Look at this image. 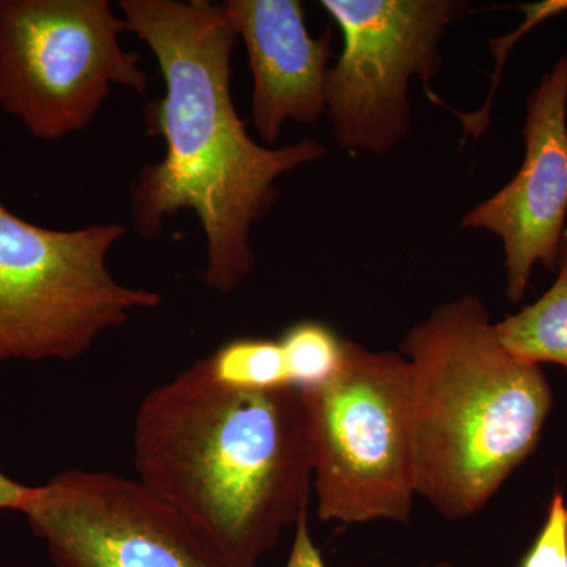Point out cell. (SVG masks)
Listing matches in <instances>:
<instances>
[{
  "mask_svg": "<svg viewBox=\"0 0 567 567\" xmlns=\"http://www.w3.org/2000/svg\"><path fill=\"white\" fill-rule=\"evenodd\" d=\"M342 35L327 81V117L338 147L382 156L412 128L409 87L442 71L447 29L465 0H322Z\"/></svg>",
  "mask_w": 567,
  "mask_h": 567,
  "instance_id": "7",
  "label": "cell"
},
{
  "mask_svg": "<svg viewBox=\"0 0 567 567\" xmlns=\"http://www.w3.org/2000/svg\"><path fill=\"white\" fill-rule=\"evenodd\" d=\"M507 352L532 364H557L567 371V230L557 265V279L535 303L495 322Z\"/></svg>",
  "mask_w": 567,
  "mask_h": 567,
  "instance_id": "11",
  "label": "cell"
},
{
  "mask_svg": "<svg viewBox=\"0 0 567 567\" xmlns=\"http://www.w3.org/2000/svg\"><path fill=\"white\" fill-rule=\"evenodd\" d=\"M518 567H567V503L561 491L551 496L546 522Z\"/></svg>",
  "mask_w": 567,
  "mask_h": 567,
  "instance_id": "15",
  "label": "cell"
},
{
  "mask_svg": "<svg viewBox=\"0 0 567 567\" xmlns=\"http://www.w3.org/2000/svg\"><path fill=\"white\" fill-rule=\"evenodd\" d=\"M125 234L121 224L47 229L0 196V363L76 360L134 312L158 308L162 293L125 286L107 267Z\"/></svg>",
  "mask_w": 567,
  "mask_h": 567,
  "instance_id": "5",
  "label": "cell"
},
{
  "mask_svg": "<svg viewBox=\"0 0 567 567\" xmlns=\"http://www.w3.org/2000/svg\"><path fill=\"white\" fill-rule=\"evenodd\" d=\"M133 456L137 480L233 567L259 566L308 513L312 461L300 390L223 385L205 358L142 399Z\"/></svg>",
  "mask_w": 567,
  "mask_h": 567,
  "instance_id": "2",
  "label": "cell"
},
{
  "mask_svg": "<svg viewBox=\"0 0 567 567\" xmlns=\"http://www.w3.org/2000/svg\"><path fill=\"white\" fill-rule=\"evenodd\" d=\"M346 339L317 320H301L279 339L289 385L312 390L333 379L344 363Z\"/></svg>",
  "mask_w": 567,
  "mask_h": 567,
  "instance_id": "12",
  "label": "cell"
},
{
  "mask_svg": "<svg viewBox=\"0 0 567 567\" xmlns=\"http://www.w3.org/2000/svg\"><path fill=\"white\" fill-rule=\"evenodd\" d=\"M29 494H31V486L17 483V481L0 472V509L22 513Z\"/></svg>",
  "mask_w": 567,
  "mask_h": 567,
  "instance_id": "17",
  "label": "cell"
},
{
  "mask_svg": "<svg viewBox=\"0 0 567 567\" xmlns=\"http://www.w3.org/2000/svg\"><path fill=\"white\" fill-rule=\"evenodd\" d=\"M118 10L155 55L164 80V95L144 111L164 156L145 164L130 189L134 230L153 240L167 216L193 212L207 241L204 282L230 295L256 267L252 227L278 203L276 183L322 159L327 147L315 140L282 147L252 140L234 104L238 35L223 3L122 0Z\"/></svg>",
  "mask_w": 567,
  "mask_h": 567,
  "instance_id": "1",
  "label": "cell"
},
{
  "mask_svg": "<svg viewBox=\"0 0 567 567\" xmlns=\"http://www.w3.org/2000/svg\"><path fill=\"white\" fill-rule=\"evenodd\" d=\"M416 495L440 516H475L539 445L554 409L543 368L499 342L486 305L462 295L402 339Z\"/></svg>",
  "mask_w": 567,
  "mask_h": 567,
  "instance_id": "3",
  "label": "cell"
},
{
  "mask_svg": "<svg viewBox=\"0 0 567 567\" xmlns=\"http://www.w3.org/2000/svg\"><path fill=\"white\" fill-rule=\"evenodd\" d=\"M522 11L525 13V21L522 22L520 28L509 35L502 37V39L491 41V50L494 51L496 59H498L499 65L502 61H506L507 54H509L511 48L516 41L520 40L532 29H535L540 22L550 20V18L558 17V14L567 11V0H547V2L532 3V6H520ZM499 65L496 66L494 74V81H492L491 92H488V99L484 104L483 110L477 112H470V114H462L456 110H451L453 114H456L462 126H464V137H480L484 130L487 128L491 123V103L494 99L496 85H498L499 74L502 69Z\"/></svg>",
  "mask_w": 567,
  "mask_h": 567,
  "instance_id": "14",
  "label": "cell"
},
{
  "mask_svg": "<svg viewBox=\"0 0 567 567\" xmlns=\"http://www.w3.org/2000/svg\"><path fill=\"white\" fill-rule=\"evenodd\" d=\"M520 169L494 196L462 218V229L499 238L506 298L520 303L536 265L557 271L567 218V54L527 99Z\"/></svg>",
  "mask_w": 567,
  "mask_h": 567,
  "instance_id": "9",
  "label": "cell"
},
{
  "mask_svg": "<svg viewBox=\"0 0 567 567\" xmlns=\"http://www.w3.org/2000/svg\"><path fill=\"white\" fill-rule=\"evenodd\" d=\"M300 393L317 517L409 524L417 495L405 358L347 341L338 374Z\"/></svg>",
  "mask_w": 567,
  "mask_h": 567,
  "instance_id": "4",
  "label": "cell"
},
{
  "mask_svg": "<svg viewBox=\"0 0 567 567\" xmlns=\"http://www.w3.org/2000/svg\"><path fill=\"white\" fill-rule=\"evenodd\" d=\"M205 360L212 375L223 385L241 390L290 386L281 344L274 339H234Z\"/></svg>",
  "mask_w": 567,
  "mask_h": 567,
  "instance_id": "13",
  "label": "cell"
},
{
  "mask_svg": "<svg viewBox=\"0 0 567 567\" xmlns=\"http://www.w3.org/2000/svg\"><path fill=\"white\" fill-rule=\"evenodd\" d=\"M55 567H233L142 481L70 470L31 487L22 513Z\"/></svg>",
  "mask_w": 567,
  "mask_h": 567,
  "instance_id": "8",
  "label": "cell"
},
{
  "mask_svg": "<svg viewBox=\"0 0 567 567\" xmlns=\"http://www.w3.org/2000/svg\"><path fill=\"white\" fill-rule=\"evenodd\" d=\"M223 7L248 54L251 122L264 145L276 147L287 122L316 125L327 114L333 32L312 37L298 0H227Z\"/></svg>",
  "mask_w": 567,
  "mask_h": 567,
  "instance_id": "10",
  "label": "cell"
},
{
  "mask_svg": "<svg viewBox=\"0 0 567 567\" xmlns=\"http://www.w3.org/2000/svg\"><path fill=\"white\" fill-rule=\"evenodd\" d=\"M286 567H328L312 540L308 513H305L295 525L292 548H290Z\"/></svg>",
  "mask_w": 567,
  "mask_h": 567,
  "instance_id": "16",
  "label": "cell"
},
{
  "mask_svg": "<svg viewBox=\"0 0 567 567\" xmlns=\"http://www.w3.org/2000/svg\"><path fill=\"white\" fill-rule=\"evenodd\" d=\"M110 0H0V107L37 140L55 142L95 121L112 89L145 95L141 55Z\"/></svg>",
  "mask_w": 567,
  "mask_h": 567,
  "instance_id": "6",
  "label": "cell"
}]
</instances>
